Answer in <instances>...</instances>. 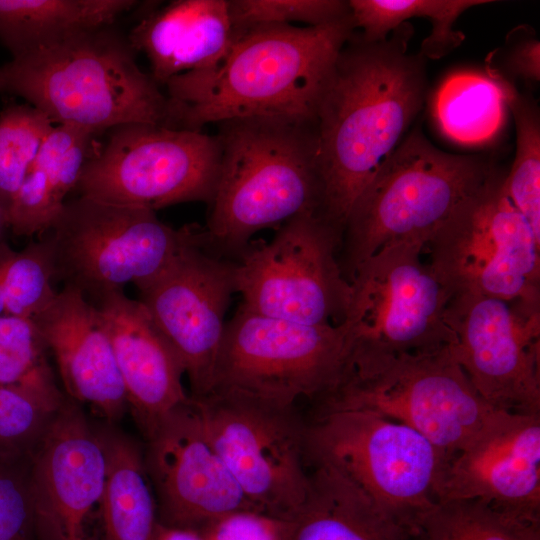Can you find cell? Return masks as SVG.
<instances>
[{
  "instance_id": "obj_37",
  "label": "cell",
  "mask_w": 540,
  "mask_h": 540,
  "mask_svg": "<svg viewBox=\"0 0 540 540\" xmlns=\"http://www.w3.org/2000/svg\"><path fill=\"white\" fill-rule=\"evenodd\" d=\"M295 524V519L237 510L217 518L200 532L205 540H291Z\"/></svg>"
},
{
  "instance_id": "obj_23",
  "label": "cell",
  "mask_w": 540,
  "mask_h": 540,
  "mask_svg": "<svg viewBox=\"0 0 540 540\" xmlns=\"http://www.w3.org/2000/svg\"><path fill=\"white\" fill-rule=\"evenodd\" d=\"M94 135L72 125L52 128L8 207L9 229L15 235L32 236L49 230L95 152Z\"/></svg>"
},
{
  "instance_id": "obj_19",
  "label": "cell",
  "mask_w": 540,
  "mask_h": 540,
  "mask_svg": "<svg viewBox=\"0 0 540 540\" xmlns=\"http://www.w3.org/2000/svg\"><path fill=\"white\" fill-rule=\"evenodd\" d=\"M434 498L540 521V414L496 410L442 470Z\"/></svg>"
},
{
  "instance_id": "obj_41",
  "label": "cell",
  "mask_w": 540,
  "mask_h": 540,
  "mask_svg": "<svg viewBox=\"0 0 540 540\" xmlns=\"http://www.w3.org/2000/svg\"><path fill=\"white\" fill-rule=\"evenodd\" d=\"M9 229L7 209L0 203V244L6 231ZM2 248H0L1 250Z\"/></svg>"
},
{
  "instance_id": "obj_36",
  "label": "cell",
  "mask_w": 540,
  "mask_h": 540,
  "mask_svg": "<svg viewBox=\"0 0 540 540\" xmlns=\"http://www.w3.org/2000/svg\"><path fill=\"white\" fill-rule=\"evenodd\" d=\"M28 459L0 458V540H30L34 531Z\"/></svg>"
},
{
  "instance_id": "obj_25",
  "label": "cell",
  "mask_w": 540,
  "mask_h": 540,
  "mask_svg": "<svg viewBox=\"0 0 540 540\" xmlns=\"http://www.w3.org/2000/svg\"><path fill=\"white\" fill-rule=\"evenodd\" d=\"M99 434L106 455L100 506L102 540H153L157 504L143 456L123 435Z\"/></svg>"
},
{
  "instance_id": "obj_24",
  "label": "cell",
  "mask_w": 540,
  "mask_h": 540,
  "mask_svg": "<svg viewBox=\"0 0 540 540\" xmlns=\"http://www.w3.org/2000/svg\"><path fill=\"white\" fill-rule=\"evenodd\" d=\"M291 540H410L412 534L336 470L311 466Z\"/></svg>"
},
{
  "instance_id": "obj_34",
  "label": "cell",
  "mask_w": 540,
  "mask_h": 540,
  "mask_svg": "<svg viewBox=\"0 0 540 540\" xmlns=\"http://www.w3.org/2000/svg\"><path fill=\"white\" fill-rule=\"evenodd\" d=\"M61 405L0 385V458H30Z\"/></svg>"
},
{
  "instance_id": "obj_26",
  "label": "cell",
  "mask_w": 540,
  "mask_h": 540,
  "mask_svg": "<svg viewBox=\"0 0 540 540\" xmlns=\"http://www.w3.org/2000/svg\"><path fill=\"white\" fill-rule=\"evenodd\" d=\"M133 0H0V41L19 56L69 34L113 25Z\"/></svg>"
},
{
  "instance_id": "obj_12",
  "label": "cell",
  "mask_w": 540,
  "mask_h": 540,
  "mask_svg": "<svg viewBox=\"0 0 540 540\" xmlns=\"http://www.w3.org/2000/svg\"><path fill=\"white\" fill-rule=\"evenodd\" d=\"M220 146L201 131L130 124L112 129L87 160L76 188L106 203L157 209L212 200Z\"/></svg>"
},
{
  "instance_id": "obj_40",
  "label": "cell",
  "mask_w": 540,
  "mask_h": 540,
  "mask_svg": "<svg viewBox=\"0 0 540 540\" xmlns=\"http://www.w3.org/2000/svg\"><path fill=\"white\" fill-rule=\"evenodd\" d=\"M7 252L3 248L0 250V315L5 314L4 268Z\"/></svg>"
},
{
  "instance_id": "obj_14",
  "label": "cell",
  "mask_w": 540,
  "mask_h": 540,
  "mask_svg": "<svg viewBox=\"0 0 540 540\" xmlns=\"http://www.w3.org/2000/svg\"><path fill=\"white\" fill-rule=\"evenodd\" d=\"M196 400L208 436L249 503L295 519L306 498V423L296 407L230 393Z\"/></svg>"
},
{
  "instance_id": "obj_21",
  "label": "cell",
  "mask_w": 540,
  "mask_h": 540,
  "mask_svg": "<svg viewBox=\"0 0 540 540\" xmlns=\"http://www.w3.org/2000/svg\"><path fill=\"white\" fill-rule=\"evenodd\" d=\"M33 319L67 394L107 419L119 418L127 406L126 392L110 339L90 300L65 285Z\"/></svg>"
},
{
  "instance_id": "obj_31",
  "label": "cell",
  "mask_w": 540,
  "mask_h": 540,
  "mask_svg": "<svg viewBox=\"0 0 540 540\" xmlns=\"http://www.w3.org/2000/svg\"><path fill=\"white\" fill-rule=\"evenodd\" d=\"M54 126L45 113L29 104L11 105L0 113V203L7 211Z\"/></svg>"
},
{
  "instance_id": "obj_1",
  "label": "cell",
  "mask_w": 540,
  "mask_h": 540,
  "mask_svg": "<svg viewBox=\"0 0 540 540\" xmlns=\"http://www.w3.org/2000/svg\"><path fill=\"white\" fill-rule=\"evenodd\" d=\"M413 33L408 22L378 42L354 32L321 90L314 122L318 216L341 238L355 201L424 106L426 58L408 51Z\"/></svg>"
},
{
  "instance_id": "obj_32",
  "label": "cell",
  "mask_w": 540,
  "mask_h": 540,
  "mask_svg": "<svg viewBox=\"0 0 540 540\" xmlns=\"http://www.w3.org/2000/svg\"><path fill=\"white\" fill-rule=\"evenodd\" d=\"M55 267L47 239L5 257V314L34 318L55 298Z\"/></svg>"
},
{
  "instance_id": "obj_11",
  "label": "cell",
  "mask_w": 540,
  "mask_h": 540,
  "mask_svg": "<svg viewBox=\"0 0 540 540\" xmlns=\"http://www.w3.org/2000/svg\"><path fill=\"white\" fill-rule=\"evenodd\" d=\"M341 236L313 213L281 225L270 242L251 240L235 260L241 308L300 324L340 325L352 298L342 274Z\"/></svg>"
},
{
  "instance_id": "obj_10",
  "label": "cell",
  "mask_w": 540,
  "mask_h": 540,
  "mask_svg": "<svg viewBox=\"0 0 540 540\" xmlns=\"http://www.w3.org/2000/svg\"><path fill=\"white\" fill-rule=\"evenodd\" d=\"M500 167L436 230L431 265L452 291L540 306V239L510 199Z\"/></svg>"
},
{
  "instance_id": "obj_5",
  "label": "cell",
  "mask_w": 540,
  "mask_h": 540,
  "mask_svg": "<svg viewBox=\"0 0 540 540\" xmlns=\"http://www.w3.org/2000/svg\"><path fill=\"white\" fill-rule=\"evenodd\" d=\"M496 410L474 389L451 345L417 353L351 351L337 384L314 401V415L368 411L414 429L438 452L441 472Z\"/></svg>"
},
{
  "instance_id": "obj_4",
  "label": "cell",
  "mask_w": 540,
  "mask_h": 540,
  "mask_svg": "<svg viewBox=\"0 0 540 540\" xmlns=\"http://www.w3.org/2000/svg\"><path fill=\"white\" fill-rule=\"evenodd\" d=\"M218 125L220 161L206 248L235 261L260 230L321 205L314 123L242 118Z\"/></svg>"
},
{
  "instance_id": "obj_39",
  "label": "cell",
  "mask_w": 540,
  "mask_h": 540,
  "mask_svg": "<svg viewBox=\"0 0 540 540\" xmlns=\"http://www.w3.org/2000/svg\"><path fill=\"white\" fill-rule=\"evenodd\" d=\"M153 540H205V538L196 529L169 526L158 521Z\"/></svg>"
},
{
  "instance_id": "obj_16",
  "label": "cell",
  "mask_w": 540,
  "mask_h": 540,
  "mask_svg": "<svg viewBox=\"0 0 540 540\" xmlns=\"http://www.w3.org/2000/svg\"><path fill=\"white\" fill-rule=\"evenodd\" d=\"M205 229L158 275L138 286L139 301L179 357L192 398L207 395L235 293V261L206 247Z\"/></svg>"
},
{
  "instance_id": "obj_8",
  "label": "cell",
  "mask_w": 540,
  "mask_h": 540,
  "mask_svg": "<svg viewBox=\"0 0 540 540\" xmlns=\"http://www.w3.org/2000/svg\"><path fill=\"white\" fill-rule=\"evenodd\" d=\"M352 347L349 327L267 317L239 306L225 324L209 393L280 407L316 401L339 381ZM208 393V394H209Z\"/></svg>"
},
{
  "instance_id": "obj_13",
  "label": "cell",
  "mask_w": 540,
  "mask_h": 540,
  "mask_svg": "<svg viewBox=\"0 0 540 540\" xmlns=\"http://www.w3.org/2000/svg\"><path fill=\"white\" fill-rule=\"evenodd\" d=\"M426 246L422 239L394 241L357 268L344 320L351 351L417 353L453 343L446 322L453 293L422 261Z\"/></svg>"
},
{
  "instance_id": "obj_18",
  "label": "cell",
  "mask_w": 540,
  "mask_h": 540,
  "mask_svg": "<svg viewBox=\"0 0 540 540\" xmlns=\"http://www.w3.org/2000/svg\"><path fill=\"white\" fill-rule=\"evenodd\" d=\"M146 438L144 460L160 523L200 531L225 514L256 510L215 450L191 396Z\"/></svg>"
},
{
  "instance_id": "obj_15",
  "label": "cell",
  "mask_w": 540,
  "mask_h": 540,
  "mask_svg": "<svg viewBox=\"0 0 540 540\" xmlns=\"http://www.w3.org/2000/svg\"><path fill=\"white\" fill-rule=\"evenodd\" d=\"M446 322L455 359L486 403L540 414V306L461 292Z\"/></svg>"
},
{
  "instance_id": "obj_6",
  "label": "cell",
  "mask_w": 540,
  "mask_h": 540,
  "mask_svg": "<svg viewBox=\"0 0 540 540\" xmlns=\"http://www.w3.org/2000/svg\"><path fill=\"white\" fill-rule=\"evenodd\" d=\"M490 158L440 150L414 127L376 171L347 218L338 261L351 283L357 268L388 243L427 244L454 209L498 169Z\"/></svg>"
},
{
  "instance_id": "obj_20",
  "label": "cell",
  "mask_w": 540,
  "mask_h": 540,
  "mask_svg": "<svg viewBox=\"0 0 540 540\" xmlns=\"http://www.w3.org/2000/svg\"><path fill=\"white\" fill-rule=\"evenodd\" d=\"M90 302L110 339L127 405L147 436L190 399L182 383L184 367L139 300L119 290Z\"/></svg>"
},
{
  "instance_id": "obj_33",
  "label": "cell",
  "mask_w": 540,
  "mask_h": 540,
  "mask_svg": "<svg viewBox=\"0 0 540 540\" xmlns=\"http://www.w3.org/2000/svg\"><path fill=\"white\" fill-rule=\"evenodd\" d=\"M233 35L273 25L321 26L351 15L343 0H227Z\"/></svg>"
},
{
  "instance_id": "obj_3",
  "label": "cell",
  "mask_w": 540,
  "mask_h": 540,
  "mask_svg": "<svg viewBox=\"0 0 540 540\" xmlns=\"http://www.w3.org/2000/svg\"><path fill=\"white\" fill-rule=\"evenodd\" d=\"M0 94L25 99L54 124L93 134L130 124L170 127L167 96L140 69L128 37L113 25L12 57L0 65Z\"/></svg>"
},
{
  "instance_id": "obj_28",
  "label": "cell",
  "mask_w": 540,
  "mask_h": 540,
  "mask_svg": "<svg viewBox=\"0 0 540 540\" xmlns=\"http://www.w3.org/2000/svg\"><path fill=\"white\" fill-rule=\"evenodd\" d=\"M422 540H540V521L479 499L436 501L419 521Z\"/></svg>"
},
{
  "instance_id": "obj_35",
  "label": "cell",
  "mask_w": 540,
  "mask_h": 540,
  "mask_svg": "<svg viewBox=\"0 0 540 540\" xmlns=\"http://www.w3.org/2000/svg\"><path fill=\"white\" fill-rule=\"evenodd\" d=\"M489 79L495 84L506 83L516 87L520 81L526 85L540 80V41L530 25L511 29L504 43L486 58Z\"/></svg>"
},
{
  "instance_id": "obj_38",
  "label": "cell",
  "mask_w": 540,
  "mask_h": 540,
  "mask_svg": "<svg viewBox=\"0 0 540 540\" xmlns=\"http://www.w3.org/2000/svg\"><path fill=\"white\" fill-rule=\"evenodd\" d=\"M0 347L31 362L47 363V347L33 318L0 315Z\"/></svg>"
},
{
  "instance_id": "obj_7",
  "label": "cell",
  "mask_w": 540,
  "mask_h": 540,
  "mask_svg": "<svg viewBox=\"0 0 540 540\" xmlns=\"http://www.w3.org/2000/svg\"><path fill=\"white\" fill-rule=\"evenodd\" d=\"M305 454L307 464L336 470L419 535L442 469L438 452L419 432L368 411L329 412L306 423Z\"/></svg>"
},
{
  "instance_id": "obj_22",
  "label": "cell",
  "mask_w": 540,
  "mask_h": 540,
  "mask_svg": "<svg viewBox=\"0 0 540 540\" xmlns=\"http://www.w3.org/2000/svg\"><path fill=\"white\" fill-rule=\"evenodd\" d=\"M158 85L214 66L233 41L227 0H176L148 12L127 35Z\"/></svg>"
},
{
  "instance_id": "obj_9",
  "label": "cell",
  "mask_w": 540,
  "mask_h": 540,
  "mask_svg": "<svg viewBox=\"0 0 540 540\" xmlns=\"http://www.w3.org/2000/svg\"><path fill=\"white\" fill-rule=\"evenodd\" d=\"M55 277L89 300L158 275L203 227L173 228L155 211L85 196L66 201L48 230Z\"/></svg>"
},
{
  "instance_id": "obj_17",
  "label": "cell",
  "mask_w": 540,
  "mask_h": 540,
  "mask_svg": "<svg viewBox=\"0 0 540 540\" xmlns=\"http://www.w3.org/2000/svg\"><path fill=\"white\" fill-rule=\"evenodd\" d=\"M106 476L98 432L64 400L30 456L29 488L39 540H98L93 528Z\"/></svg>"
},
{
  "instance_id": "obj_29",
  "label": "cell",
  "mask_w": 540,
  "mask_h": 540,
  "mask_svg": "<svg viewBox=\"0 0 540 540\" xmlns=\"http://www.w3.org/2000/svg\"><path fill=\"white\" fill-rule=\"evenodd\" d=\"M516 128V153L506 174V191L540 239V113L536 100L517 87L499 83Z\"/></svg>"
},
{
  "instance_id": "obj_30",
  "label": "cell",
  "mask_w": 540,
  "mask_h": 540,
  "mask_svg": "<svg viewBox=\"0 0 540 540\" xmlns=\"http://www.w3.org/2000/svg\"><path fill=\"white\" fill-rule=\"evenodd\" d=\"M502 100L501 90L489 78L454 77L439 93V122L458 141L485 140L496 131L501 120Z\"/></svg>"
},
{
  "instance_id": "obj_27",
  "label": "cell",
  "mask_w": 540,
  "mask_h": 540,
  "mask_svg": "<svg viewBox=\"0 0 540 540\" xmlns=\"http://www.w3.org/2000/svg\"><path fill=\"white\" fill-rule=\"evenodd\" d=\"M355 29L366 42H378L412 17H426L432 28L420 53L439 59L461 44L465 36L453 26L466 10L491 3L487 0H349Z\"/></svg>"
},
{
  "instance_id": "obj_2",
  "label": "cell",
  "mask_w": 540,
  "mask_h": 540,
  "mask_svg": "<svg viewBox=\"0 0 540 540\" xmlns=\"http://www.w3.org/2000/svg\"><path fill=\"white\" fill-rule=\"evenodd\" d=\"M355 32L351 15L321 26H262L234 34L214 66L165 83L170 127L201 131L242 118L315 122L324 82Z\"/></svg>"
}]
</instances>
